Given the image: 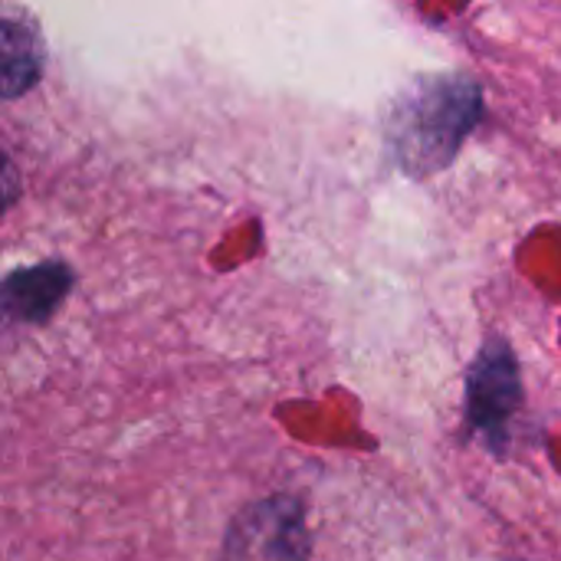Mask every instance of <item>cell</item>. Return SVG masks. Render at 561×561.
<instances>
[{
  "instance_id": "6da1fadb",
  "label": "cell",
  "mask_w": 561,
  "mask_h": 561,
  "mask_svg": "<svg viewBox=\"0 0 561 561\" xmlns=\"http://www.w3.org/2000/svg\"><path fill=\"white\" fill-rule=\"evenodd\" d=\"M483 112L480 82L470 76H424L414 79L388 112V151L411 178L444 171Z\"/></svg>"
},
{
  "instance_id": "7a4b0ae2",
  "label": "cell",
  "mask_w": 561,
  "mask_h": 561,
  "mask_svg": "<svg viewBox=\"0 0 561 561\" xmlns=\"http://www.w3.org/2000/svg\"><path fill=\"white\" fill-rule=\"evenodd\" d=\"M519 404H523L519 362L503 339H490L473 358L467 375V424L493 454H503Z\"/></svg>"
},
{
  "instance_id": "3957f363",
  "label": "cell",
  "mask_w": 561,
  "mask_h": 561,
  "mask_svg": "<svg viewBox=\"0 0 561 561\" xmlns=\"http://www.w3.org/2000/svg\"><path fill=\"white\" fill-rule=\"evenodd\" d=\"M220 561H309L302 503L293 496L250 503L230 523Z\"/></svg>"
},
{
  "instance_id": "277c9868",
  "label": "cell",
  "mask_w": 561,
  "mask_h": 561,
  "mask_svg": "<svg viewBox=\"0 0 561 561\" xmlns=\"http://www.w3.org/2000/svg\"><path fill=\"white\" fill-rule=\"evenodd\" d=\"M72 270L59 260H46L30 270H13L3 279V312L16 322H46L66 293L72 289Z\"/></svg>"
},
{
  "instance_id": "5b68a950",
  "label": "cell",
  "mask_w": 561,
  "mask_h": 561,
  "mask_svg": "<svg viewBox=\"0 0 561 561\" xmlns=\"http://www.w3.org/2000/svg\"><path fill=\"white\" fill-rule=\"evenodd\" d=\"M43 72V43L30 16L3 13L0 20V79L3 99H16L36 85Z\"/></svg>"
}]
</instances>
